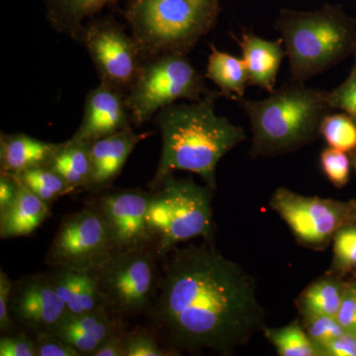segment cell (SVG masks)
<instances>
[{"label": "cell", "instance_id": "6da1fadb", "mask_svg": "<svg viewBox=\"0 0 356 356\" xmlns=\"http://www.w3.org/2000/svg\"><path fill=\"white\" fill-rule=\"evenodd\" d=\"M147 327L172 355L210 350L232 355L266 327L254 276L214 241L175 248L165 259Z\"/></svg>", "mask_w": 356, "mask_h": 356}, {"label": "cell", "instance_id": "7a4b0ae2", "mask_svg": "<svg viewBox=\"0 0 356 356\" xmlns=\"http://www.w3.org/2000/svg\"><path fill=\"white\" fill-rule=\"evenodd\" d=\"M221 91H209L191 104H172L159 112L161 159L149 189L175 170L196 173L217 188L216 168L222 156L247 139L245 129L218 116L215 107Z\"/></svg>", "mask_w": 356, "mask_h": 356}, {"label": "cell", "instance_id": "3957f363", "mask_svg": "<svg viewBox=\"0 0 356 356\" xmlns=\"http://www.w3.org/2000/svg\"><path fill=\"white\" fill-rule=\"evenodd\" d=\"M329 91L291 81L274 89L268 97L238 104L250 119L252 158H273L294 153L320 137L321 124L332 111Z\"/></svg>", "mask_w": 356, "mask_h": 356}, {"label": "cell", "instance_id": "277c9868", "mask_svg": "<svg viewBox=\"0 0 356 356\" xmlns=\"http://www.w3.org/2000/svg\"><path fill=\"white\" fill-rule=\"evenodd\" d=\"M274 29L284 44L295 83H305L355 50L356 19L339 6L327 3L315 11L281 9Z\"/></svg>", "mask_w": 356, "mask_h": 356}, {"label": "cell", "instance_id": "5b68a950", "mask_svg": "<svg viewBox=\"0 0 356 356\" xmlns=\"http://www.w3.org/2000/svg\"><path fill=\"white\" fill-rule=\"evenodd\" d=\"M221 0H131L125 19L145 60L187 54L215 27Z\"/></svg>", "mask_w": 356, "mask_h": 356}, {"label": "cell", "instance_id": "8992f818", "mask_svg": "<svg viewBox=\"0 0 356 356\" xmlns=\"http://www.w3.org/2000/svg\"><path fill=\"white\" fill-rule=\"evenodd\" d=\"M149 191L147 222L159 261H165L179 243L197 238L214 241L215 189L170 173Z\"/></svg>", "mask_w": 356, "mask_h": 356}, {"label": "cell", "instance_id": "52a82bcc", "mask_svg": "<svg viewBox=\"0 0 356 356\" xmlns=\"http://www.w3.org/2000/svg\"><path fill=\"white\" fill-rule=\"evenodd\" d=\"M204 77L186 54H165L145 60L126 93L134 125H143L177 100H200L210 91Z\"/></svg>", "mask_w": 356, "mask_h": 356}, {"label": "cell", "instance_id": "ba28073f", "mask_svg": "<svg viewBox=\"0 0 356 356\" xmlns=\"http://www.w3.org/2000/svg\"><path fill=\"white\" fill-rule=\"evenodd\" d=\"M152 248L116 252L109 261L92 271L104 307L127 322L146 316L161 290L163 273Z\"/></svg>", "mask_w": 356, "mask_h": 356}, {"label": "cell", "instance_id": "9c48e42d", "mask_svg": "<svg viewBox=\"0 0 356 356\" xmlns=\"http://www.w3.org/2000/svg\"><path fill=\"white\" fill-rule=\"evenodd\" d=\"M301 247L323 252L343 227L356 222V200L305 196L280 187L269 201Z\"/></svg>", "mask_w": 356, "mask_h": 356}, {"label": "cell", "instance_id": "30bf717a", "mask_svg": "<svg viewBox=\"0 0 356 356\" xmlns=\"http://www.w3.org/2000/svg\"><path fill=\"white\" fill-rule=\"evenodd\" d=\"M115 254L102 218L92 207L65 215L46 255L51 268L95 271Z\"/></svg>", "mask_w": 356, "mask_h": 356}, {"label": "cell", "instance_id": "8fae6325", "mask_svg": "<svg viewBox=\"0 0 356 356\" xmlns=\"http://www.w3.org/2000/svg\"><path fill=\"white\" fill-rule=\"evenodd\" d=\"M76 41L88 51L100 83L127 93L144 62L132 35H128L116 20L100 18L86 23Z\"/></svg>", "mask_w": 356, "mask_h": 356}, {"label": "cell", "instance_id": "7c38bea8", "mask_svg": "<svg viewBox=\"0 0 356 356\" xmlns=\"http://www.w3.org/2000/svg\"><path fill=\"white\" fill-rule=\"evenodd\" d=\"M151 191L113 189L91 194L88 205L100 215L111 238L115 254L152 248L147 222ZM153 250V248H152Z\"/></svg>", "mask_w": 356, "mask_h": 356}, {"label": "cell", "instance_id": "4fadbf2b", "mask_svg": "<svg viewBox=\"0 0 356 356\" xmlns=\"http://www.w3.org/2000/svg\"><path fill=\"white\" fill-rule=\"evenodd\" d=\"M67 314L48 273L29 274L13 281L10 315L18 330L31 336L53 332Z\"/></svg>", "mask_w": 356, "mask_h": 356}, {"label": "cell", "instance_id": "5bb4252c", "mask_svg": "<svg viewBox=\"0 0 356 356\" xmlns=\"http://www.w3.org/2000/svg\"><path fill=\"white\" fill-rule=\"evenodd\" d=\"M132 125L126 93L100 83L86 95L83 120L72 138L91 143L132 128Z\"/></svg>", "mask_w": 356, "mask_h": 356}, {"label": "cell", "instance_id": "9a60e30c", "mask_svg": "<svg viewBox=\"0 0 356 356\" xmlns=\"http://www.w3.org/2000/svg\"><path fill=\"white\" fill-rule=\"evenodd\" d=\"M152 133H135L132 128L89 143L91 172L83 191L97 194L111 188L135 147Z\"/></svg>", "mask_w": 356, "mask_h": 356}, {"label": "cell", "instance_id": "2e32d148", "mask_svg": "<svg viewBox=\"0 0 356 356\" xmlns=\"http://www.w3.org/2000/svg\"><path fill=\"white\" fill-rule=\"evenodd\" d=\"M128 327V323L106 309L70 315L54 329V334L74 348L81 356H93L109 337Z\"/></svg>", "mask_w": 356, "mask_h": 356}, {"label": "cell", "instance_id": "e0dca14e", "mask_svg": "<svg viewBox=\"0 0 356 356\" xmlns=\"http://www.w3.org/2000/svg\"><path fill=\"white\" fill-rule=\"evenodd\" d=\"M242 51L248 76V86L273 92L281 63L286 57L282 39H262L252 31H243L241 38L233 37Z\"/></svg>", "mask_w": 356, "mask_h": 356}, {"label": "cell", "instance_id": "ac0fdd59", "mask_svg": "<svg viewBox=\"0 0 356 356\" xmlns=\"http://www.w3.org/2000/svg\"><path fill=\"white\" fill-rule=\"evenodd\" d=\"M60 144L44 142L23 133L0 135V172L17 175L29 168L46 165Z\"/></svg>", "mask_w": 356, "mask_h": 356}, {"label": "cell", "instance_id": "d6986e66", "mask_svg": "<svg viewBox=\"0 0 356 356\" xmlns=\"http://www.w3.org/2000/svg\"><path fill=\"white\" fill-rule=\"evenodd\" d=\"M51 207L20 184L15 201L0 215V236L11 238L33 235L51 217Z\"/></svg>", "mask_w": 356, "mask_h": 356}, {"label": "cell", "instance_id": "ffe728a7", "mask_svg": "<svg viewBox=\"0 0 356 356\" xmlns=\"http://www.w3.org/2000/svg\"><path fill=\"white\" fill-rule=\"evenodd\" d=\"M348 280L337 274L327 273L308 285L295 301L297 310L304 316L336 317Z\"/></svg>", "mask_w": 356, "mask_h": 356}, {"label": "cell", "instance_id": "44dd1931", "mask_svg": "<svg viewBox=\"0 0 356 356\" xmlns=\"http://www.w3.org/2000/svg\"><path fill=\"white\" fill-rule=\"evenodd\" d=\"M119 0H44L46 17L55 31L76 40L84 21Z\"/></svg>", "mask_w": 356, "mask_h": 356}, {"label": "cell", "instance_id": "7402d4cb", "mask_svg": "<svg viewBox=\"0 0 356 356\" xmlns=\"http://www.w3.org/2000/svg\"><path fill=\"white\" fill-rule=\"evenodd\" d=\"M206 79H209L220 88L222 96L240 100L245 97L248 86V76L245 60L229 53L218 50L210 44Z\"/></svg>", "mask_w": 356, "mask_h": 356}, {"label": "cell", "instance_id": "603a6c76", "mask_svg": "<svg viewBox=\"0 0 356 356\" xmlns=\"http://www.w3.org/2000/svg\"><path fill=\"white\" fill-rule=\"evenodd\" d=\"M48 165L65 180L70 194L79 189H84L91 172L89 143L74 138L60 143Z\"/></svg>", "mask_w": 356, "mask_h": 356}, {"label": "cell", "instance_id": "cb8c5ba5", "mask_svg": "<svg viewBox=\"0 0 356 356\" xmlns=\"http://www.w3.org/2000/svg\"><path fill=\"white\" fill-rule=\"evenodd\" d=\"M264 337L280 356H324L322 348L307 334L302 321L295 320L291 324L264 330Z\"/></svg>", "mask_w": 356, "mask_h": 356}, {"label": "cell", "instance_id": "d4e9b609", "mask_svg": "<svg viewBox=\"0 0 356 356\" xmlns=\"http://www.w3.org/2000/svg\"><path fill=\"white\" fill-rule=\"evenodd\" d=\"M13 177L21 185L50 206L62 196L70 194L65 180L48 165L29 168Z\"/></svg>", "mask_w": 356, "mask_h": 356}, {"label": "cell", "instance_id": "484cf974", "mask_svg": "<svg viewBox=\"0 0 356 356\" xmlns=\"http://www.w3.org/2000/svg\"><path fill=\"white\" fill-rule=\"evenodd\" d=\"M320 135L329 147L344 153L356 149V121L346 112L327 114L321 124Z\"/></svg>", "mask_w": 356, "mask_h": 356}, {"label": "cell", "instance_id": "4316f807", "mask_svg": "<svg viewBox=\"0 0 356 356\" xmlns=\"http://www.w3.org/2000/svg\"><path fill=\"white\" fill-rule=\"evenodd\" d=\"M332 266L327 273L346 278L356 273V222L343 227L332 240Z\"/></svg>", "mask_w": 356, "mask_h": 356}, {"label": "cell", "instance_id": "83f0119b", "mask_svg": "<svg viewBox=\"0 0 356 356\" xmlns=\"http://www.w3.org/2000/svg\"><path fill=\"white\" fill-rule=\"evenodd\" d=\"M51 285L58 297L64 302L70 315L83 314L81 305V276L83 271L67 268H51L47 271Z\"/></svg>", "mask_w": 356, "mask_h": 356}, {"label": "cell", "instance_id": "f1b7e54d", "mask_svg": "<svg viewBox=\"0 0 356 356\" xmlns=\"http://www.w3.org/2000/svg\"><path fill=\"white\" fill-rule=\"evenodd\" d=\"M126 356H173L159 343L149 327L127 329L125 334Z\"/></svg>", "mask_w": 356, "mask_h": 356}, {"label": "cell", "instance_id": "f546056e", "mask_svg": "<svg viewBox=\"0 0 356 356\" xmlns=\"http://www.w3.org/2000/svg\"><path fill=\"white\" fill-rule=\"evenodd\" d=\"M321 166L325 177L337 188H343L350 181L351 161L350 154L332 147L323 149Z\"/></svg>", "mask_w": 356, "mask_h": 356}, {"label": "cell", "instance_id": "4dcf8cb0", "mask_svg": "<svg viewBox=\"0 0 356 356\" xmlns=\"http://www.w3.org/2000/svg\"><path fill=\"white\" fill-rule=\"evenodd\" d=\"M302 324L314 343L322 348L323 353L324 346L346 332L336 318L329 316H304Z\"/></svg>", "mask_w": 356, "mask_h": 356}, {"label": "cell", "instance_id": "1f68e13d", "mask_svg": "<svg viewBox=\"0 0 356 356\" xmlns=\"http://www.w3.org/2000/svg\"><path fill=\"white\" fill-rule=\"evenodd\" d=\"M327 99L332 109L346 112L356 121V72L351 70L341 86L329 91Z\"/></svg>", "mask_w": 356, "mask_h": 356}, {"label": "cell", "instance_id": "d6a6232c", "mask_svg": "<svg viewBox=\"0 0 356 356\" xmlns=\"http://www.w3.org/2000/svg\"><path fill=\"white\" fill-rule=\"evenodd\" d=\"M0 356H36L34 337L21 330L1 334Z\"/></svg>", "mask_w": 356, "mask_h": 356}, {"label": "cell", "instance_id": "836d02e7", "mask_svg": "<svg viewBox=\"0 0 356 356\" xmlns=\"http://www.w3.org/2000/svg\"><path fill=\"white\" fill-rule=\"evenodd\" d=\"M36 356H81L74 348L51 332L34 334Z\"/></svg>", "mask_w": 356, "mask_h": 356}, {"label": "cell", "instance_id": "e575fe53", "mask_svg": "<svg viewBox=\"0 0 356 356\" xmlns=\"http://www.w3.org/2000/svg\"><path fill=\"white\" fill-rule=\"evenodd\" d=\"M13 281L3 270L0 271V332L1 334L17 331L10 315V295Z\"/></svg>", "mask_w": 356, "mask_h": 356}, {"label": "cell", "instance_id": "d590c367", "mask_svg": "<svg viewBox=\"0 0 356 356\" xmlns=\"http://www.w3.org/2000/svg\"><path fill=\"white\" fill-rule=\"evenodd\" d=\"M334 318L344 331L356 334V297L348 284Z\"/></svg>", "mask_w": 356, "mask_h": 356}, {"label": "cell", "instance_id": "8d00e7d4", "mask_svg": "<svg viewBox=\"0 0 356 356\" xmlns=\"http://www.w3.org/2000/svg\"><path fill=\"white\" fill-rule=\"evenodd\" d=\"M323 350L324 356H356V334L344 332Z\"/></svg>", "mask_w": 356, "mask_h": 356}, {"label": "cell", "instance_id": "74e56055", "mask_svg": "<svg viewBox=\"0 0 356 356\" xmlns=\"http://www.w3.org/2000/svg\"><path fill=\"white\" fill-rule=\"evenodd\" d=\"M20 191V184L15 177L0 172V215L15 201Z\"/></svg>", "mask_w": 356, "mask_h": 356}, {"label": "cell", "instance_id": "f35d334b", "mask_svg": "<svg viewBox=\"0 0 356 356\" xmlns=\"http://www.w3.org/2000/svg\"><path fill=\"white\" fill-rule=\"evenodd\" d=\"M128 327L109 337L95 351L93 356H126L125 334Z\"/></svg>", "mask_w": 356, "mask_h": 356}, {"label": "cell", "instance_id": "ab89813d", "mask_svg": "<svg viewBox=\"0 0 356 356\" xmlns=\"http://www.w3.org/2000/svg\"><path fill=\"white\" fill-rule=\"evenodd\" d=\"M348 286H350L351 291L355 293L356 297V277L353 278V280H348Z\"/></svg>", "mask_w": 356, "mask_h": 356}, {"label": "cell", "instance_id": "60d3db41", "mask_svg": "<svg viewBox=\"0 0 356 356\" xmlns=\"http://www.w3.org/2000/svg\"><path fill=\"white\" fill-rule=\"evenodd\" d=\"M350 161H351V165H353V168H355V172H356V149L355 151L351 152L350 154Z\"/></svg>", "mask_w": 356, "mask_h": 356}, {"label": "cell", "instance_id": "b9f144b4", "mask_svg": "<svg viewBox=\"0 0 356 356\" xmlns=\"http://www.w3.org/2000/svg\"><path fill=\"white\" fill-rule=\"evenodd\" d=\"M353 56H355V65H353V69H351V70H353V72H356V47L355 51H353Z\"/></svg>", "mask_w": 356, "mask_h": 356}]
</instances>
